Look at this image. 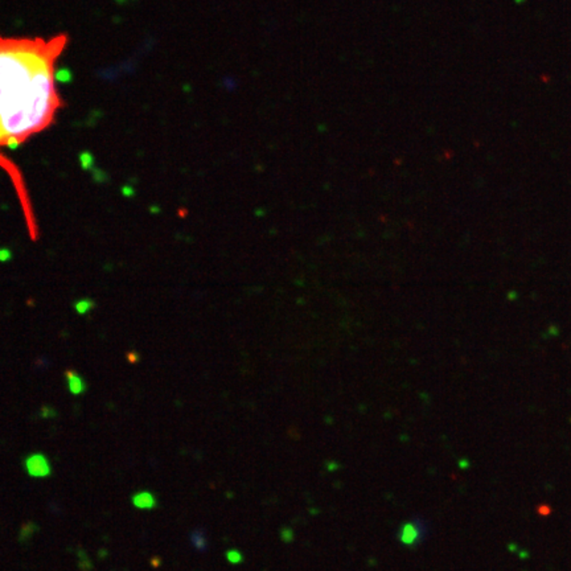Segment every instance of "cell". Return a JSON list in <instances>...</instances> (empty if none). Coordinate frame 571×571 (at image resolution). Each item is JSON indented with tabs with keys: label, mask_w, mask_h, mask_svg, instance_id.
I'll return each mask as SVG.
<instances>
[{
	"label": "cell",
	"mask_w": 571,
	"mask_h": 571,
	"mask_svg": "<svg viewBox=\"0 0 571 571\" xmlns=\"http://www.w3.org/2000/svg\"><path fill=\"white\" fill-rule=\"evenodd\" d=\"M69 45L68 33L48 37L0 33V167L1 153L53 126L63 107L57 65Z\"/></svg>",
	"instance_id": "obj_1"
},
{
	"label": "cell",
	"mask_w": 571,
	"mask_h": 571,
	"mask_svg": "<svg viewBox=\"0 0 571 571\" xmlns=\"http://www.w3.org/2000/svg\"><path fill=\"white\" fill-rule=\"evenodd\" d=\"M428 526L423 518H410L401 525L398 540L406 548H417L427 538Z\"/></svg>",
	"instance_id": "obj_2"
},
{
	"label": "cell",
	"mask_w": 571,
	"mask_h": 571,
	"mask_svg": "<svg viewBox=\"0 0 571 571\" xmlns=\"http://www.w3.org/2000/svg\"><path fill=\"white\" fill-rule=\"evenodd\" d=\"M25 469L32 477H46L52 473L49 460L42 454L29 455L25 459Z\"/></svg>",
	"instance_id": "obj_3"
},
{
	"label": "cell",
	"mask_w": 571,
	"mask_h": 571,
	"mask_svg": "<svg viewBox=\"0 0 571 571\" xmlns=\"http://www.w3.org/2000/svg\"><path fill=\"white\" fill-rule=\"evenodd\" d=\"M132 504L138 509H153L158 501L151 492H139L132 496Z\"/></svg>",
	"instance_id": "obj_4"
},
{
	"label": "cell",
	"mask_w": 571,
	"mask_h": 571,
	"mask_svg": "<svg viewBox=\"0 0 571 571\" xmlns=\"http://www.w3.org/2000/svg\"><path fill=\"white\" fill-rule=\"evenodd\" d=\"M192 542L198 550H205L207 549V538L204 535L203 530H196L192 533Z\"/></svg>",
	"instance_id": "obj_5"
},
{
	"label": "cell",
	"mask_w": 571,
	"mask_h": 571,
	"mask_svg": "<svg viewBox=\"0 0 571 571\" xmlns=\"http://www.w3.org/2000/svg\"><path fill=\"white\" fill-rule=\"evenodd\" d=\"M226 557L229 559V562L232 563H239L242 561V555H241L237 550H229L228 554H226Z\"/></svg>",
	"instance_id": "obj_6"
}]
</instances>
